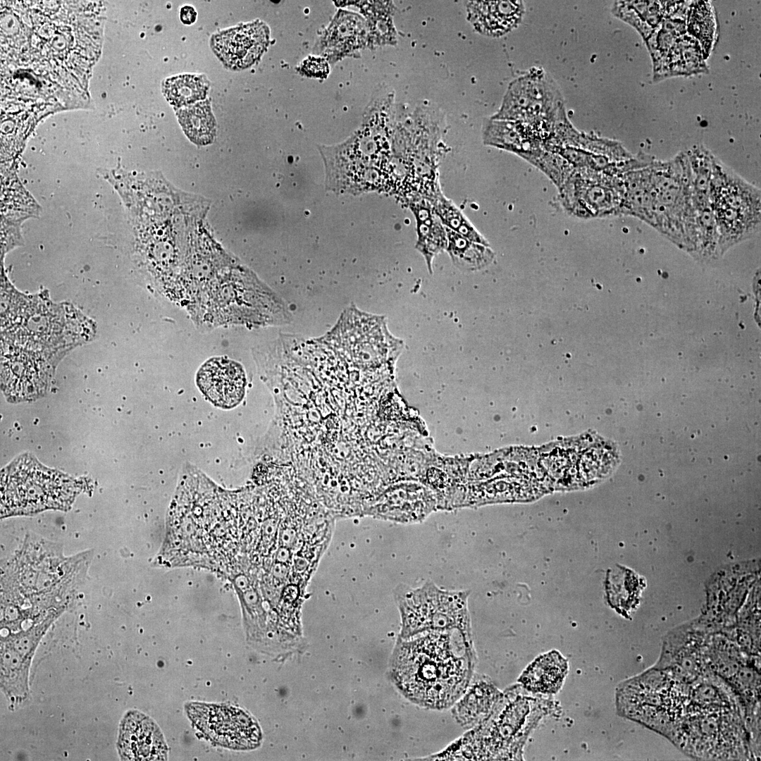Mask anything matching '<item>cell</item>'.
<instances>
[{
    "label": "cell",
    "mask_w": 761,
    "mask_h": 761,
    "mask_svg": "<svg viewBox=\"0 0 761 761\" xmlns=\"http://www.w3.org/2000/svg\"><path fill=\"white\" fill-rule=\"evenodd\" d=\"M423 633L399 641L392 665L394 679L413 703L428 708H446L462 695L471 676V631L453 629Z\"/></svg>",
    "instance_id": "cell-1"
},
{
    "label": "cell",
    "mask_w": 761,
    "mask_h": 761,
    "mask_svg": "<svg viewBox=\"0 0 761 761\" xmlns=\"http://www.w3.org/2000/svg\"><path fill=\"white\" fill-rule=\"evenodd\" d=\"M94 322L70 303H56L49 293L31 295L19 326L1 335V341L63 357L71 349L91 341Z\"/></svg>",
    "instance_id": "cell-2"
},
{
    "label": "cell",
    "mask_w": 761,
    "mask_h": 761,
    "mask_svg": "<svg viewBox=\"0 0 761 761\" xmlns=\"http://www.w3.org/2000/svg\"><path fill=\"white\" fill-rule=\"evenodd\" d=\"M710 203L719 235L721 255L760 230V190L745 182L715 156L712 162Z\"/></svg>",
    "instance_id": "cell-3"
},
{
    "label": "cell",
    "mask_w": 761,
    "mask_h": 761,
    "mask_svg": "<svg viewBox=\"0 0 761 761\" xmlns=\"http://www.w3.org/2000/svg\"><path fill=\"white\" fill-rule=\"evenodd\" d=\"M1 485V517L66 509L76 493L73 481L30 457L19 458L5 469Z\"/></svg>",
    "instance_id": "cell-4"
},
{
    "label": "cell",
    "mask_w": 761,
    "mask_h": 761,
    "mask_svg": "<svg viewBox=\"0 0 761 761\" xmlns=\"http://www.w3.org/2000/svg\"><path fill=\"white\" fill-rule=\"evenodd\" d=\"M650 171L657 212L656 230L686 251L695 227L686 152L667 161L654 160Z\"/></svg>",
    "instance_id": "cell-5"
},
{
    "label": "cell",
    "mask_w": 761,
    "mask_h": 761,
    "mask_svg": "<svg viewBox=\"0 0 761 761\" xmlns=\"http://www.w3.org/2000/svg\"><path fill=\"white\" fill-rule=\"evenodd\" d=\"M468 595L465 591L442 590L428 581L414 589L400 584L395 589V597L402 617V638L428 631H471Z\"/></svg>",
    "instance_id": "cell-6"
},
{
    "label": "cell",
    "mask_w": 761,
    "mask_h": 761,
    "mask_svg": "<svg viewBox=\"0 0 761 761\" xmlns=\"http://www.w3.org/2000/svg\"><path fill=\"white\" fill-rule=\"evenodd\" d=\"M564 109L555 80L543 68H532L510 82L500 107L491 118L536 125L555 120Z\"/></svg>",
    "instance_id": "cell-7"
},
{
    "label": "cell",
    "mask_w": 761,
    "mask_h": 761,
    "mask_svg": "<svg viewBox=\"0 0 761 761\" xmlns=\"http://www.w3.org/2000/svg\"><path fill=\"white\" fill-rule=\"evenodd\" d=\"M62 358L1 341V386L8 400H32L47 390Z\"/></svg>",
    "instance_id": "cell-8"
},
{
    "label": "cell",
    "mask_w": 761,
    "mask_h": 761,
    "mask_svg": "<svg viewBox=\"0 0 761 761\" xmlns=\"http://www.w3.org/2000/svg\"><path fill=\"white\" fill-rule=\"evenodd\" d=\"M185 710L196 728L218 745L234 750H251L261 743V732L258 723L240 708L194 702L187 703Z\"/></svg>",
    "instance_id": "cell-9"
},
{
    "label": "cell",
    "mask_w": 761,
    "mask_h": 761,
    "mask_svg": "<svg viewBox=\"0 0 761 761\" xmlns=\"http://www.w3.org/2000/svg\"><path fill=\"white\" fill-rule=\"evenodd\" d=\"M559 190L563 205L576 216L589 218L620 214V176L574 168Z\"/></svg>",
    "instance_id": "cell-10"
},
{
    "label": "cell",
    "mask_w": 761,
    "mask_h": 761,
    "mask_svg": "<svg viewBox=\"0 0 761 761\" xmlns=\"http://www.w3.org/2000/svg\"><path fill=\"white\" fill-rule=\"evenodd\" d=\"M196 380L206 398L223 409L237 405L245 393L246 376L242 366L225 357L206 361L199 369Z\"/></svg>",
    "instance_id": "cell-11"
},
{
    "label": "cell",
    "mask_w": 761,
    "mask_h": 761,
    "mask_svg": "<svg viewBox=\"0 0 761 761\" xmlns=\"http://www.w3.org/2000/svg\"><path fill=\"white\" fill-rule=\"evenodd\" d=\"M117 747L123 760H166L168 757V747L159 727L138 711H130L123 718Z\"/></svg>",
    "instance_id": "cell-12"
},
{
    "label": "cell",
    "mask_w": 761,
    "mask_h": 761,
    "mask_svg": "<svg viewBox=\"0 0 761 761\" xmlns=\"http://www.w3.org/2000/svg\"><path fill=\"white\" fill-rule=\"evenodd\" d=\"M269 30L259 21L221 32L212 39V47L222 62L231 69H243L254 63L268 44Z\"/></svg>",
    "instance_id": "cell-13"
},
{
    "label": "cell",
    "mask_w": 761,
    "mask_h": 761,
    "mask_svg": "<svg viewBox=\"0 0 761 761\" xmlns=\"http://www.w3.org/2000/svg\"><path fill=\"white\" fill-rule=\"evenodd\" d=\"M484 144L502 149L530 163L543 151V142L527 123L487 118L482 126Z\"/></svg>",
    "instance_id": "cell-14"
},
{
    "label": "cell",
    "mask_w": 761,
    "mask_h": 761,
    "mask_svg": "<svg viewBox=\"0 0 761 761\" xmlns=\"http://www.w3.org/2000/svg\"><path fill=\"white\" fill-rule=\"evenodd\" d=\"M467 19L480 34L498 37L521 23L525 13L522 1H469Z\"/></svg>",
    "instance_id": "cell-15"
},
{
    "label": "cell",
    "mask_w": 761,
    "mask_h": 761,
    "mask_svg": "<svg viewBox=\"0 0 761 761\" xmlns=\"http://www.w3.org/2000/svg\"><path fill=\"white\" fill-rule=\"evenodd\" d=\"M650 165L620 176L622 196L620 214L636 217L656 229L657 213Z\"/></svg>",
    "instance_id": "cell-16"
},
{
    "label": "cell",
    "mask_w": 761,
    "mask_h": 761,
    "mask_svg": "<svg viewBox=\"0 0 761 761\" xmlns=\"http://www.w3.org/2000/svg\"><path fill=\"white\" fill-rule=\"evenodd\" d=\"M689 1H619L612 12L634 27L644 41L669 16L685 6Z\"/></svg>",
    "instance_id": "cell-17"
},
{
    "label": "cell",
    "mask_w": 761,
    "mask_h": 761,
    "mask_svg": "<svg viewBox=\"0 0 761 761\" xmlns=\"http://www.w3.org/2000/svg\"><path fill=\"white\" fill-rule=\"evenodd\" d=\"M414 216L417 240L416 249L425 259L428 270L432 273L434 256L447 246L445 227L435 213L431 202L421 197H414L407 205Z\"/></svg>",
    "instance_id": "cell-18"
},
{
    "label": "cell",
    "mask_w": 761,
    "mask_h": 761,
    "mask_svg": "<svg viewBox=\"0 0 761 761\" xmlns=\"http://www.w3.org/2000/svg\"><path fill=\"white\" fill-rule=\"evenodd\" d=\"M708 70L703 51L698 42L687 33L674 42L666 56L653 68L654 80L671 77L688 76Z\"/></svg>",
    "instance_id": "cell-19"
},
{
    "label": "cell",
    "mask_w": 761,
    "mask_h": 761,
    "mask_svg": "<svg viewBox=\"0 0 761 761\" xmlns=\"http://www.w3.org/2000/svg\"><path fill=\"white\" fill-rule=\"evenodd\" d=\"M567 670V660L558 652L552 651L531 664L520 680L533 692L553 693L560 688Z\"/></svg>",
    "instance_id": "cell-20"
},
{
    "label": "cell",
    "mask_w": 761,
    "mask_h": 761,
    "mask_svg": "<svg viewBox=\"0 0 761 761\" xmlns=\"http://www.w3.org/2000/svg\"><path fill=\"white\" fill-rule=\"evenodd\" d=\"M397 497L392 494L382 502V515L400 522H414L423 519L432 510L433 502L423 488L411 487L397 490ZM381 509H379L381 510Z\"/></svg>",
    "instance_id": "cell-21"
},
{
    "label": "cell",
    "mask_w": 761,
    "mask_h": 761,
    "mask_svg": "<svg viewBox=\"0 0 761 761\" xmlns=\"http://www.w3.org/2000/svg\"><path fill=\"white\" fill-rule=\"evenodd\" d=\"M31 660L15 649L1 642V688L13 703H20L28 695V673Z\"/></svg>",
    "instance_id": "cell-22"
},
{
    "label": "cell",
    "mask_w": 761,
    "mask_h": 761,
    "mask_svg": "<svg viewBox=\"0 0 761 761\" xmlns=\"http://www.w3.org/2000/svg\"><path fill=\"white\" fill-rule=\"evenodd\" d=\"M686 33L698 42L707 59L718 37L717 16L711 1H690L686 16Z\"/></svg>",
    "instance_id": "cell-23"
},
{
    "label": "cell",
    "mask_w": 761,
    "mask_h": 761,
    "mask_svg": "<svg viewBox=\"0 0 761 761\" xmlns=\"http://www.w3.org/2000/svg\"><path fill=\"white\" fill-rule=\"evenodd\" d=\"M449 254L454 265L462 271H473L489 265L495 254L490 247L472 242L446 228Z\"/></svg>",
    "instance_id": "cell-24"
},
{
    "label": "cell",
    "mask_w": 761,
    "mask_h": 761,
    "mask_svg": "<svg viewBox=\"0 0 761 761\" xmlns=\"http://www.w3.org/2000/svg\"><path fill=\"white\" fill-rule=\"evenodd\" d=\"M185 135L194 143L206 145L216 135V123L208 101L190 105L178 113Z\"/></svg>",
    "instance_id": "cell-25"
},
{
    "label": "cell",
    "mask_w": 761,
    "mask_h": 761,
    "mask_svg": "<svg viewBox=\"0 0 761 761\" xmlns=\"http://www.w3.org/2000/svg\"><path fill=\"white\" fill-rule=\"evenodd\" d=\"M1 262V335L10 333L20 324L31 295L18 291L7 277Z\"/></svg>",
    "instance_id": "cell-26"
},
{
    "label": "cell",
    "mask_w": 761,
    "mask_h": 761,
    "mask_svg": "<svg viewBox=\"0 0 761 761\" xmlns=\"http://www.w3.org/2000/svg\"><path fill=\"white\" fill-rule=\"evenodd\" d=\"M443 225L466 239L490 247L488 240L477 230L452 200L440 192L431 202Z\"/></svg>",
    "instance_id": "cell-27"
},
{
    "label": "cell",
    "mask_w": 761,
    "mask_h": 761,
    "mask_svg": "<svg viewBox=\"0 0 761 761\" xmlns=\"http://www.w3.org/2000/svg\"><path fill=\"white\" fill-rule=\"evenodd\" d=\"M207 85L197 75H180L168 79L163 92L173 105L181 107L192 104L206 97Z\"/></svg>",
    "instance_id": "cell-28"
},
{
    "label": "cell",
    "mask_w": 761,
    "mask_h": 761,
    "mask_svg": "<svg viewBox=\"0 0 761 761\" xmlns=\"http://www.w3.org/2000/svg\"><path fill=\"white\" fill-rule=\"evenodd\" d=\"M63 609L64 607L51 610L41 622L27 630L10 633L6 637L1 638V642L10 645L23 657L31 660L41 638Z\"/></svg>",
    "instance_id": "cell-29"
},
{
    "label": "cell",
    "mask_w": 761,
    "mask_h": 761,
    "mask_svg": "<svg viewBox=\"0 0 761 761\" xmlns=\"http://www.w3.org/2000/svg\"><path fill=\"white\" fill-rule=\"evenodd\" d=\"M302 70L307 75L322 78L328 74L329 66L323 58L309 57L303 61Z\"/></svg>",
    "instance_id": "cell-30"
},
{
    "label": "cell",
    "mask_w": 761,
    "mask_h": 761,
    "mask_svg": "<svg viewBox=\"0 0 761 761\" xmlns=\"http://www.w3.org/2000/svg\"><path fill=\"white\" fill-rule=\"evenodd\" d=\"M197 17V13L194 9L191 6H185L180 11V19L185 24L190 25L193 23Z\"/></svg>",
    "instance_id": "cell-31"
},
{
    "label": "cell",
    "mask_w": 761,
    "mask_h": 761,
    "mask_svg": "<svg viewBox=\"0 0 761 761\" xmlns=\"http://www.w3.org/2000/svg\"><path fill=\"white\" fill-rule=\"evenodd\" d=\"M290 559H291V554H290V550H289V548L287 547L283 546V547H280L278 550V551H277V552L276 554V562H280V563H284V564H287L290 561Z\"/></svg>",
    "instance_id": "cell-32"
}]
</instances>
